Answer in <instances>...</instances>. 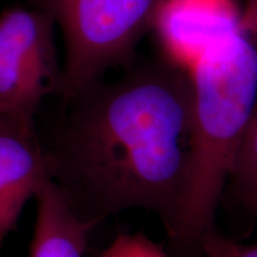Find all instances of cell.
<instances>
[{
    "label": "cell",
    "mask_w": 257,
    "mask_h": 257,
    "mask_svg": "<svg viewBox=\"0 0 257 257\" xmlns=\"http://www.w3.org/2000/svg\"><path fill=\"white\" fill-rule=\"evenodd\" d=\"M229 180L240 200L257 217V104L234 156Z\"/></svg>",
    "instance_id": "obj_8"
},
{
    "label": "cell",
    "mask_w": 257,
    "mask_h": 257,
    "mask_svg": "<svg viewBox=\"0 0 257 257\" xmlns=\"http://www.w3.org/2000/svg\"><path fill=\"white\" fill-rule=\"evenodd\" d=\"M99 257H168L162 246L142 232L119 233Z\"/></svg>",
    "instance_id": "obj_9"
},
{
    "label": "cell",
    "mask_w": 257,
    "mask_h": 257,
    "mask_svg": "<svg viewBox=\"0 0 257 257\" xmlns=\"http://www.w3.org/2000/svg\"><path fill=\"white\" fill-rule=\"evenodd\" d=\"M46 147L53 181L82 220L125 211L155 213L172 236L193 159V86L188 67L167 56L131 64L66 102Z\"/></svg>",
    "instance_id": "obj_1"
},
{
    "label": "cell",
    "mask_w": 257,
    "mask_h": 257,
    "mask_svg": "<svg viewBox=\"0 0 257 257\" xmlns=\"http://www.w3.org/2000/svg\"><path fill=\"white\" fill-rule=\"evenodd\" d=\"M55 29L53 18L35 8L0 15V131L36 133L42 101L59 95L62 66Z\"/></svg>",
    "instance_id": "obj_4"
},
{
    "label": "cell",
    "mask_w": 257,
    "mask_h": 257,
    "mask_svg": "<svg viewBox=\"0 0 257 257\" xmlns=\"http://www.w3.org/2000/svg\"><path fill=\"white\" fill-rule=\"evenodd\" d=\"M238 16L221 0H165L155 25L168 55L191 67L212 43L236 28Z\"/></svg>",
    "instance_id": "obj_6"
},
{
    "label": "cell",
    "mask_w": 257,
    "mask_h": 257,
    "mask_svg": "<svg viewBox=\"0 0 257 257\" xmlns=\"http://www.w3.org/2000/svg\"><path fill=\"white\" fill-rule=\"evenodd\" d=\"M49 15L62 34L64 61L59 95L64 102L104 79L114 67H130L137 44L165 0H28Z\"/></svg>",
    "instance_id": "obj_3"
},
{
    "label": "cell",
    "mask_w": 257,
    "mask_h": 257,
    "mask_svg": "<svg viewBox=\"0 0 257 257\" xmlns=\"http://www.w3.org/2000/svg\"><path fill=\"white\" fill-rule=\"evenodd\" d=\"M50 181L49 154L36 133L0 131V246L28 202Z\"/></svg>",
    "instance_id": "obj_5"
},
{
    "label": "cell",
    "mask_w": 257,
    "mask_h": 257,
    "mask_svg": "<svg viewBox=\"0 0 257 257\" xmlns=\"http://www.w3.org/2000/svg\"><path fill=\"white\" fill-rule=\"evenodd\" d=\"M237 25L257 41V0H245Z\"/></svg>",
    "instance_id": "obj_11"
},
{
    "label": "cell",
    "mask_w": 257,
    "mask_h": 257,
    "mask_svg": "<svg viewBox=\"0 0 257 257\" xmlns=\"http://www.w3.org/2000/svg\"><path fill=\"white\" fill-rule=\"evenodd\" d=\"M29 257H83L95 225L82 220L54 181L38 193Z\"/></svg>",
    "instance_id": "obj_7"
},
{
    "label": "cell",
    "mask_w": 257,
    "mask_h": 257,
    "mask_svg": "<svg viewBox=\"0 0 257 257\" xmlns=\"http://www.w3.org/2000/svg\"><path fill=\"white\" fill-rule=\"evenodd\" d=\"M238 23V22H237ZM193 86V159L180 216L169 237L179 249L200 248L234 156L257 104V41L238 25L189 67Z\"/></svg>",
    "instance_id": "obj_2"
},
{
    "label": "cell",
    "mask_w": 257,
    "mask_h": 257,
    "mask_svg": "<svg viewBox=\"0 0 257 257\" xmlns=\"http://www.w3.org/2000/svg\"><path fill=\"white\" fill-rule=\"evenodd\" d=\"M200 249L206 257H257L256 244H242L218 232L216 227L207 231Z\"/></svg>",
    "instance_id": "obj_10"
}]
</instances>
